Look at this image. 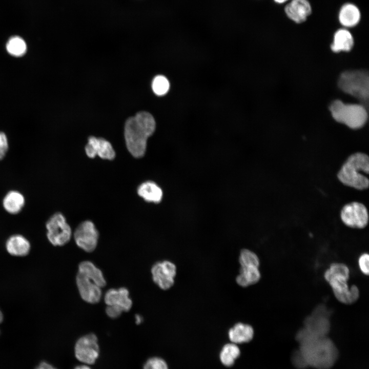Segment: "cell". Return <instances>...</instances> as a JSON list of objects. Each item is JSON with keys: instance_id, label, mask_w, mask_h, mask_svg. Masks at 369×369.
Returning a JSON list of instances; mask_svg holds the SVG:
<instances>
[{"instance_id": "obj_1", "label": "cell", "mask_w": 369, "mask_h": 369, "mask_svg": "<svg viewBox=\"0 0 369 369\" xmlns=\"http://www.w3.org/2000/svg\"><path fill=\"white\" fill-rule=\"evenodd\" d=\"M299 350L308 366L316 369H329L336 362L338 351L333 341L327 336H316L304 327L296 334Z\"/></svg>"}, {"instance_id": "obj_2", "label": "cell", "mask_w": 369, "mask_h": 369, "mask_svg": "<svg viewBox=\"0 0 369 369\" xmlns=\"http://www.w3.org/2000/svg\"><path fill=\"white\" fill-rule=\"evenodd\" d=\"M156 123L149 112H140L129 118L125 126L127 148L135 158L142 157L146 151L148 138L154 132Z\"/></svg>"}, {"instance_id": "obj_3", "label": "cell", "mask_w": 369, "mask_h": 369, "mask_svg": "<svg viewBox=\"0 0 369 369\" xmlns=\"http://www.w3.org/2000/svg\"><path fill=\"white\" fill-rule=\"evenodd\" d=\"M369 158L367 155L357 152L351 155L341 166L337 174L339 181L343 184L362 190L368 187Z\"/></svg>"}, {"instance_id": "obj_4", "label": "cell", "mask_w": 369, "mask_h": 369, "mask_svg": "<svg viewBox=\"0 0 369 369\" xmlns=\"http://www.w3.org/2000/svg\"><path fill=\"white\" fill-rule=\"evenodd\" d=\"M348 268L342 263H333L324 273V277L332 289L333 293L340 302L350 304L357 301L359 291L355 285L349 286Z\"/></svg>"}, {"instance_id": "obj_5", "label": "cell", "mask_w": 369, "mask_h": 369, "mask_svg": "<svg viewBox=\"0 0 369 369\" xmlns=\"http://www.w3.org/2000/svg\"><path fill=\"white\" fill-rule=\"evenodd\" d=\"M330 110L336 121L353 129L362 127L367 119V111L361 105L346 104L336 100L330 106Z\"/></svg>"}, {"instance_id": "obj_6", "label": "cell", "mask_w": 369, "mask_h": 369, "mask_svg": "<svg viewBox=\"0 0 369 369\" xmlns=\"http://www.w3.org/2000/svg\"><path fill=\"white\" fill-rule=\"evenodd\" d=\"M368 73L364 70L345 71L341 74L338 85L344 92L367 103L369 87Z\"/></svg>"}, {"instance_id": "obj_7", "label": "cell", "mask_w": 369, "mask_h": 369, "mask_svg": "<svg viewBox=\"0 0 369 369\" xmlns=\"http://www.w3.org/2000/svg\"><path fill=\"white\" fill-rule=\"evenodd\" d=\"M47 237L54 246H63L71 239L72 230L64 215L59 212L53 214L47 221Z\"/></svg>"}, {"instance_id": "obj_8", "label": "cell", "mask_w": 369, "mask_h": 369, "mask_svg": "<svg viewBox=\"0 0 369 369\" xmlns=\"http://www.w3.org/2000/svg\"><path fill=\"white\" fill-rule=\"evenodd\" d=\"M129 295V291L125 288L108 290L104 297L105 302L107 305L106 309L107 315L110 318H116L123 312L129 311L132 305Z\"/></svg>"}, {"instance_id": "obj_9", "label": "cell", "mask_w": 369, "mask_h": 369, "mask_svg": "<svg viewBox=\"0 0 369 369\" xmlns=\"http://www.w3.org/2000/svg\"><path fill=\"white\" fill-rule=\"evenodd\" d=\"M74 354L76 359L84 364H94L99 355L96 336L91 333L80 337L75 343Z\"/></svg>"}, {"instance_id": "obj_10", "label": "cell", "mask_w": 369, "mask_h": 369, "mask_svg": "<svg viewBox=\"0 0 369 369\" xmlns=\"http://www.w3.org/2000/svg\"><path fill=\"white\" fill-rule=\"evenodd\" d=\"M340 218L345 225L352 228H364L368 221L366 207L356 201L347 203L343 207L340 212Z\"/></svg>"}, {"instance_id": "obj_11", "label": "cell", "mask_w": 369, "mask_h": 369, "mask_svg": "<svg viewBox=\"0 0 369 369\" xmlns=\"http://www.w3.org/2000/svg\"><path fill=\"white\" fill-rule=\"evenodd\" d=\"M330 312L324 305L317 307L304 320V328L316 336H327L330 329Z\"/></svg>"}, {"instance_id": "obj_12", "label": "cell", "mask_w": 369, "mask_h": 369, "mask_svg": "<svg viewBox=\"0 0 369 369\" xmlns=\"http://www.w3.org/2000/svg\"><path fill=\"white\" fill-rule=\"evenodd\" d=\"M99 233L94 224L85 221L75 229L74 238L77 245L87 252L93 251L97 244Z\"/></svg>"}, {"instance_id": "obj_13", "label": "cell", "mask_w": 369, "mask_h": 369, "mask_svg": "<svg viewBox=\"0 0 369 369\" xmlns=\"http://www.w3.org/2000/svg\"><path fill=\"white\" fill-rule=\"evenodd\" d=\"M153 281L162 290L170 289L174 283L176 266L173 262L165 260L156 262L152 267Z\"/></svg>"}, {"instance_id": "obj_14", "label": "cell", "mask_w": 369, "mask_h": 369, "mask_svg": "<svg viewBox=\"0 0 369 369\" xmlns=\"http://www.w3.org/2000/svg\"><path fill=\"white\" fill-rule=\"evenodd\" d=\"M85 152L91 158L98 155L104 159L112 160L115 157V152L110 142L104 138L94 136L89 137Z\"/></svg>"}, {"instance_id": "obj_15", "label": "cell", "mask_w": 369, "mask_h": 369, "mask_svg": "<svg viewBox=\"0 0 369 369\" xmlns=\"http://www.w3.org/2000/svg\"><path fill=\"white\" fill-rule=\"evenodd\" d=\"M76 282L79 294L84 300L92 304L100 301L101 297V288L91 280L78 272Z\"/></svg>"}, {"instance_id": "obj_16", "label": "cell", "mask_w": 369, "mask_h": 369, "mask_svg": "<svg viewBox=\"0 0 369 369\" xmlns=\"http://www.w3.org/2000/svg\"><path fill=\"white\" fill-rule=\"evenodd\" d=\"M284 12L291 20L300 24L311 15L312 7L308 0H292L285 6Z\"/></svg>"}, {"instance_id": "obj_17", "label": "cell", "mask_w": 369, "mask_h": 369, "mask_svg": "<svg viewBox=\"0 0 369 369\" xmlns=\"http://www.w3.org/2000/svg\"><path fill=\"white\" fill-rule=\"evenodd\" d=\"M30 247L28 240L20 234L11 236L6 242V249L7 252L15 256H25L28 255Z\"/></svg>"}, {"instance_id": "obj_18", "label": "cell", "mask_w": 369, "mask_h": 369, "mask_svg": "<svg viewBox=\"0 0 369 369\" xmlns=\"http://www.w3.org/2000/svg\"><path fill=\"white\" fill-rule=\"evenodd\" d=\"M254 331L252 326L243 323H237L228 332L229 339L238 344L250 341L253 338Z\"/></svg>"}, {"instance_id": "obj_19", "label": "cell", "mask_w": 369, "mask_h": 369, "mask_svg": "<svg viewBox=\"0 0 369 369\" xmlns=\"http://www.w3.org/2000/svg\"><path fill=\"white\" fill-rule=\"evenodd\" d=\"M2 204L5 210L8 213L14 215L19 213L25 204L24 196L16 190L9 191L4 196Z\"/></svg>"}, {"instance_id": "obj_20", "label": "cell", "mask_w": 369, "mask_h": 369, "mask_svg": "<svg viewBox=\"0 0 369 369\" xmlns=\"http://www.w3.org/2000/svg\"><path fill=\"white\" fill-rule=\"evenodd\" d=\"M137 194L146 201L159 203L163 197L161 189L154 182L147 181L140 184L137 188Z\"/></svg>"}, {"instance_id": "obj_21", "label": "cell", "mask_w": 369, "mask_h": 369, "mask_svg": "<svg viewBox=\"0 0 369 369\" xmlns=\"http://www.w3.org/2000/svg\"><path fill=\"white\" fill-rule=\"evenodd\" d=\"M361 18L358 8L354 4L346 3L343 5L339 12L340 23L346 27H353L357 25Z\"/></svg>"}, {"instance_id": "obj_22", "label": "cell", "mask_w": 369, "mask_h": 369, "mask_svg": "<svg viewBox=\"0 0 369 369\" xmlns=\"http://www.w3.org/2000/svg\"><path fill=\"white\" fill-rule=\"evenodd\" d=\"M353 45L354 39L352 34L346 29H341L335 32L331 48L334 52L349 51Z\"/></svg>"}, {"instance_id": "obj_23", "label": "cell", "mask_w": 369, "mask_h": 369, "mask_svg": "<svg viewBox=\"0 0 369 369\" xmlns=\"http://www.w3.org/2000/svg\"><path fill=\"white\" fill-rule=\"evenodd\" d=\"M78 273L91 280L100 288L106 285L102 272L90 261H85L80 263L78 265Z\"/></svg>"}, {"instance_id": "obj_24", "label": "cell", "mask_w": 369, "mask_h": 369, "mask_svg": "<svg viewBox=\"0 0 369 369\" xmlns=\"http://www.w3.org/2000/svg\"><path fill=\"white\" fill-rule=\"evenodd\" d=\"M260 277L258 267H240L239 274L237 275L236 280L240 286L247 287L258 282Z\"/></svg>"}, {"instance_id": "obj_25", "label": "cell", "mask_w": 369, "mask_h": 369, "mask_svg": "<svg viewBox=\"0 0 369 369\" xmlns=\"http://www.w3.org/2000/svg\"><path fill=\"white\" fill-rule=\"evenodd\" d=\"M240 354V349L236 344L228 343L222 347L219 354V359L223 365L229 367L234 364Z\"/></svg>"}, {"instance_id": "obj_26", "label": "cell", "mask_w": 369, "mask_h": 369, "mask_svg": "<svg viewBox=\"0 0 369 369\" xmlns=\"http://www.w3.org/2000/svg\"><path fill=\"white\" fill-rule=\"evenodd\" d=\"M7 51L14 56L23 55L27 49L25 41L18 36H14L10 38L6 45Z\"/></svg>"}, {"instance_id": "obj_27", "label": "cell", "mask_w": 369, "mask_h": 369, "mask_svg": "<svg viewBox=\"0 0 369 369\" xmlns=\"http://www.w3.org/2000/svg\"><path fill=\"white\" fill-rule=\"evenodd\" d=\"M239 262L241 267L259 266V259L257 255L253 252L243 249L240 252L239 257Z\"/></svg>"}, {"instance_id": "obj_28", "label": "cell", "mask_w": 369, "mask_h": 369, "mask_svg": "<svg viewBox=\"0 0 369 369\" xmlns=\"http://www.w3.org/2000/svg\"><path fill=\"white\" fill-rule=\"evenodd\" d=\"M152 88L154 93L158 96L166 94L169 91L170 84L163 75H157L153 80Z\"/></svg>"}, {"instance_id": "obj_29", "label": "cell", "mask_w": 369, "mask_h": 369, "mask_svg": "<svg viewBox=\"0 0 369 369\" xmlns=\"http://www.w3.org/2000/svg\"><path fill=\"white\" fill-rule=\"evenodd\" d=\"M143 369H169V368L167 362L163 359L153 357L146 361Z\"/></svg>"}, {"instance_id": "obj_30", "label": "cell", "mask_w": 369, "mask_h": 369, "mask_svg": "<svg viewBox=\"0 0 369 369\" xmlns=\"http://www.w3.org/2000/svg\"><path fill=\"white\" fill-rule=\"evenodd\" d=\"M291 360L293 365L297 368L303 369L308 366L302 353L299 349L293 353Z\"/></svg>"}, {"instance_id": "obj_31", "label": "cell", "mask_w": 369, "mask_h": 369, "mask_svg": "<svg viewBox=\"0 0 369 369\" xmlns=\"http://www.w3.org/2000/svg\"><path fill=\"white\" fill-rule=\"evenodd\" d=\"M369 256L367 253L362 254L358 260V264L360 271L364 275H368L369 273L368 268Z\"/></svg>"}, {"instance_id": "obj_32", "label": "cell", "mask_w": 369, "mask_h": 369, "mask_svg": "<svg viewBox=\"0 0 369 369\" xmlns=\"http://www.w3.org/2000/svg\"><path fill=\"white\" fill-rule=\"evenodd\" d=\"M9 148L7 136L4 132H0V160L6 156Z\"/></svg>"}, {"instance_id": "obj_33", "label": "cell", "mask_w": 369, "mask_h": 369, "mask_svg": "<svg viewBox=\"0 0 369 369\" xmlns=\"http://www.w3.org/2000/svg\"><path fill=\"white\" fill-rule=\"evenodd\" d=\"M35 369H57L46 362H42Z\"/></svg>"}, {"instance_id": "obj_34", "label": "cell", "mask_w": 369, "mask_h": 369, "mask_svg": "<svg viewBox=\"0 0 369 369\" xmlns=\"http://www.w3.org/2000/svg\"><path fill=\"white\" fill-rule=\"evenodd\" d=\"M74 369H91L90 367L87 364H81L75 366Z\"/></svg>"}, {"instance_id": "obj_35", "label": "cell", "mask_w": 369, "mask_h": 369, "mask_svg": "<svg viewBox=\"0 0 369 369\" xmlns=\"http://www.w3.org/2000/svg\"><path fill=\"white\" fill-rule=\"evenodd\" d=\"M135 319H136V323L137 324H140L142 320L141 317L140 315H136L135 316Z\"/></svg>"}, {"instance_id": "obj_36", "label": "cell", "mask_w": 369, "mask_h": 369, "mask_svg": "<svg viewBox=\"0 0 369 369\" xmlns=\"http://www.w3.org/2000/svg\"><path fill=\"white\" fill-rule=\"evenodd\" d=\"M276 3L278 4H282L286 2L288 0H274Z\"/></svg>"}, {"instance_id": "obj_37", "label": "cell", "mask_w": 369, "mask_h": 369, "mask_svg": "<svg viewBox=\"0 0 369 369\" xmlns=\"http://www.w3.org/2000/svg\"><path fill=\"white\" fill-rule=\"evenodd\" d=\"M3 320V314L1 311L0 310V323L2 322Z\"/></svg>"}]
</instances>
